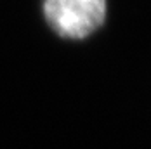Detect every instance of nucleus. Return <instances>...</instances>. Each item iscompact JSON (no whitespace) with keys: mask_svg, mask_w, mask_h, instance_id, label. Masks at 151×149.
<instances>
[{"mask_svg":"<svg viewBox=\"0 0 151 149\" xmlns=\"http://www.w3.org/2000/svg\"><path fill=\"white\" fill-rule=\"evenodd\" d=\"M47 24L61 38L82 40L106 21V0H44Z\"/></svg>","mask_w":151,"mask_h":149,"instance_id":"1","label":"nucleus"}]
</instances>
